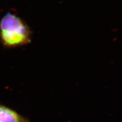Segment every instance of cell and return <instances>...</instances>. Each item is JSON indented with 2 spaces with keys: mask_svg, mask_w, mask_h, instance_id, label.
<instances>
[{
  "mask_svg": "<svg viewBox=\"0 0 122 122\" xmlns=\"http://www.w3.org/2000/svg\"><path fill=\"white\" fill-rule=\"evenodd\" d=\"M0 37L5 46H19L30 43L31 32L20 18L7 13L0 23Z\"/></svg>",
  "mask_w": 122,
  "mask_h": 122,
  "instance_id": "cell-1",
  "label": "cell"
},
{
  "mask_svg": "<svg viewBox=\"0 0 122 122\" xmlns=\"http://www.w3.org/2000/svg\"><path fill=\"white\" fill-rule=\"evenodd\" d=\"M0 122H29V121L15 111L0 104Z\"/></svg>",
  "mask_w": 122,
  "mask_h": 122,
  "instance_id": "cell-2",
  "label": "cell"
}]
</instances>
